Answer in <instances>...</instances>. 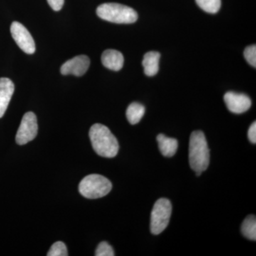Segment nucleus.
Listing matches in <instances>:
<instances>
[{
    "mask_svg": "<svg viewBox=\"0 0 256 256\" xmlns=\"http://www.w3.org/2000/svg\"><path fill=\"white\" fill-rule=\"evenodd\" d=\"M95 256H114V249L110 244L107 242H101L98 246L97 249L96 250Z\"/></svg>",
    "mask_w": 256,
    "mask_h": 256,
    "instance_id": "a211bd4d",
    "label": "nucleus"
},
{
    "mask_svg": "<svg viewBox=\"0 0 256 256\" xmlns=\"http://www.w3.org/2000/svg\"><path fill=\"white\" fill-rule=\"evenodd\" d=\"M242 232L246 238L255 242L256 240V216L250 215L246 218L242 224Z\"/></svg>",
    "mask_w": 256,
    "mask_h": 256,
    "instance_id": "2eb2a0df",
    "label": "nucleus"
},
{
    "mask_svg": "<svg viewBox=\"0 0 256 256\" xmlns=\"http://www.w3.org/2000/svg\"><path fill=\"white\" fill-rule=\"evenodd\" d=\"M96 13L102 20L116 24H132L136 22L138 18L136 10L118 3L100 4L98 6Z\"/></svg>",
    "mask_w": 256,
    "mask_h": 256,
    "instance_id": "7ed1b4c3",
    "label": "nucleus"
},
{
    "mask_svg": "<svg viewBox=\"0 0 256 256\" xmlns=\"http://www.w3.org/2000/svg\"><path fill=\"white\" fill-rule=\"evenodd\" d=\"M172 210V206L168 198H160L156 202L152 210L150 220V230L153 235H159L166 229L169 224Z\"/></svg>",
    "mask_w": 256,
    "mask_h": 256,
    "instance_id": "39448f33",
    "label": "nucleus"
},
{
    "mask_svg": "<svg viewBox=\"0 0 256 256\" xmlns=\"http://www.w3.org/2000/svg\"><path fill=\"white\" fill-rule=\"evenodd\" d=\"M52 9L56 12L60 11L63 8L64 0H47Z\"/></svg>",
    "mask_w": 256,
    "mask_h": 256,
    "instance_id": "aec40b11",
    "label": "nucleus"
},
{
    "mask_svg": "<svg viewBox=\"0 0 256 256\" xmlns=\"http://www.w3.org/2000/svg\"><path fill=\"white\" fill-rule=\"evenodd\" d=\"M101 62L106 68L118 72L124 67V57L118 50H108L102 53Z\"/></svg>",
    "mask_w": 256,
    "mask_h": 256,
    "instance_id": "9b49d317",
    "label": "nucleus"
},
{
    "mask_svg": "<svg viewBox=\"0 0 256 256\" xmlns=\"http://www.w3.org/2000/svg\"><path fill=\"white\" fill-rule=\"evenodd\" d=\"M248 137L249 140L252 144L256 143V122H252L250 127L249 128L248 132Z\"/></svg>",
    "mask_w": 256,
    "mask_h": 256,
    "instance_id": "412c9836",
    "label": "nucleus"
},
{
    "mask_svg": "<svg viewBox=\"0 0 256 256\" xmlns=\"http://www.w3.org/2000/svg\"><path fill=\"white\" fill-rule=\"evenodd\" d=\"M38 124L34 112H28L23 116L21 124L16 134V142L20 146L26 144L36 138Z\"/></svg>",
    "mask_w": 256,
    "mask_h": 256,
    "instance_id": "423d86ee",
    "label": "nucleus"
},
{
    "mask_svg": "<svg viewBox=\"0 0 256 256\" xmlns=\"http://www.w3.org/2000/svg\"><path fill=\"white\" fill-rule=\"evenodd\" d=\"M146 114V108L139 102H132L128 106L126 117L131 124H138Z\"/></svg>",
    "mask_w": 256,
    "mask_h": 256,
    "instance_id": "4468645a",
    "label": "nucleus"
},
{
    "mask_svg": "<svg viewBox=\"0 0 256 256\" xmlns=\"http://www.w3.org/2000/svg\"><path fill=\"white\" fill-rule=\"evenodd\" d=\"M78 190L82 196L94 200L108 194L112 190V183L102 175L92 174L82 178Z\"/></svg>",
    "mask_w": 256,
    "mask_h": 256,
    "instance_id": "20e7f679",
    "label": "nucleus"
},
{
    "mask_svg": "<svg viewBox=\"0 0 256 256\" xmlns=\"http://www.w3.org/2000/svg\"><path fill=\"white\" fill-rule=\"evenodd\" d=\"M12 36L18 46L28 54H33L36 50L34 40L28 28L18 22H14L10 28Z\"/></svg>",
    "mask_w": 256,
    "mask_h": 256,
    "instance_id": "0eeeda50",
    "label": "nucleus"
},
{
    "mask_svg": "<svg viewBox=\"0 0 256 256\" xmlns=\"http://www.w3.org/2000/svg\"><path fill=\"white\" fill-rule=\"evenodd\" d=\"M90 58L86 55L77 56L65 62L60 67L62 75H72L82 76L90 66Z\"/></svg>",
    "mask_w": 256,
    "mask_h": 256,
    "instance_id": "1a4fd4ad",
    "label": "nucleus"
},
{
    "mask_svg": "<svg viewBox=\"0 0 256 256\" xmlns=\"http://www.w3.org/2000/svg\"><path fill=\"white\" fill-rule=\"evenodd\" d=\"M89 138L94 151L98 156L107 158L117 156L119 150L118 142L106 126L94 124L89 131Z\"/></svg>",
    "mask_w": 256,
    "mask_h": 256,
    "instance_id": "f257e3e1",
    "label": "nucleus"
},
{
    "mask_svg": "<svg viewBox=\"0 0 256 256\" xmlns=\"http://www.w3.org/2000/svg\"><path fill=\"white\" fill-rule=\"evenodd\" d=\"M244 57L247 62L249 64L254 66V68L256 67V46L255 44L252 45L246 48L244 50Z\"/></svg>",
    "mask_w": 256,
    "mask_h": 256,
    "instance_id": "6ab92c4d",
    "label": "nucleus"
},
{
    "mask_svg": "<svg viewBox=\"0 0 256 256\" xmlns=\"http://www.w3.org/2000/svg\"><path fill=\"white\" fill-rule=\"evenodd\" d=\"M224 102L230 112L242 114L246 112L252 107L250 98L244 94L229 92L224 95Z\"/></svg>",
    "mask_w": 256,
    "mask_h": 256,
    "instance_id": "6e6552de",
    "label": "nucleus"
},
{
    "mask_svg": "<svg viewBox=\"0 0 256 256\" xmlns=\"http://www.w3.org/2000/svg\"><path fill=\"white\" fill-rule=\"evenodd\" d=\"M196 4L204 11L210 14H216L220 11V0H196Z\"/></svg>",
    "mask_w": 256,
    "mask_h": 256,
    "instance_id": "dca6fc26",
    "label": "nucleus"
},
{
    "mask_svg": "<svg viewBox=\"0 0 256 256\" xmlns=\"http://www.w3.org/2000/svg\"><path fill=\"white\" fill-rule=\"evenodd\" d=\"M68 255L67 248L62 242H56L54 244L47 254L48 256H67Z\"/></svg>",
    "mask_w": 256,
    "mask_h": 256,
    "instance_id": "f3484780",
    "label": "nucleus"
},
{
    "mask_svg": "<svg viewBox=\"0 0 256 256\" xmlns=\"http://www.w3.org/2000/svg\"><path fill=\"white\" fill-rule=\"evenodd\" d=\"M188 160L190 166L195 172H203L210 165V149L202 131H194L190 136Z\"/></svg>",
    "mask_w": 256,
    "mask_h": 256,
    "instance_id": "f03ea898",
    "label": "nucleus"
},
{
    "mask_svg": "<svg viewBox=\"0 0 256 256\" xmlns=\"http://www.w3.org/2000/svg\"><path fill=\"white\" fill-rule=\"evenodd\" d=\"M160 152L163 156L171 158L176 154L178 149V141L174 138L166 137L164 134H158L156 137Z\"/></svg>",
    "mask_w": 256,
    "mask_h": 256,
    "instance_id": "f8f14e48",
    "label": "nucleus"
},
{
    "mask_svg": "<svg viewBox=\"0 0 256 256\" xmlns=\"http://www.w3.org/2000/svg\"><path fill=\"white\" fill-rule=\"evenodd\" d=\"M160 57L161 55L156 52H149L144 55L142 66L144 74L148 76H154L158 73Z\"/></svg>",
    "mask_w": 256,
    "mask_h": 256,
    "instance_id": "ddd939ff",
    "label": "nucleus"
},
{
    "mask_svg": "<svg viewBox=\"0 0 256 256\" xmlns=\"http://www.w3.org/2000/svg\"><path fill=\"white\" fill-rule=\"evenodd\" d=\"M14 92V84L10 78H0V118L6 112Z\"/></svg>",
    "mask_w": 256,
    "mask_h": 256,
    "instance_id": "9d476101",
    "label": "nucleus"
}]
</instances>
